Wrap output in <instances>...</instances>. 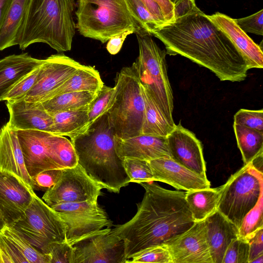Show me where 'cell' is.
I'll list each match as a JSON object with an SVG mask.
<instances>
[{"label":"cell","mask_w":263,"mask_h":263,"mask_svg":"<svg viewBox=\"0 0 263 263\" xmlns=\"http://www.w3.org/2000/svg\"><path fill=\"white\" fill-rule=\"evenodd\" d=\"M35 194L18 176L0 169V211L6 226L23 217Z\"/></svg>","instance_id":"cell-15"},{"label":"cell","mask_w":263,"mask_h":263,"mask_svg":"<svg viewBox=\"0 0 263 263\" xmlns=\"http://www.w3.org/2000/svg\"><path fill=\"white\" fill-rule=\"evenodd\" d=\"M87 108L64 111L52 115L53 123L51 134L67 136L71 139L83 133L89 126Z\"/></svg>","instance_id":"cell-29"},{"label":"cell","mask_w":263,"mask_h":263,"mask_svg":"<svg viewBox=\"0 0 263 263\" xmlns=\"http://www.w3.org/2000/svg\"><path fill=\"white\" fill-rule=\"evenodd\" d=\"M155 181L166 183L186 191L207 189L211 183L203 177L178 163L171 157H160L149 161Z\"/></svg>","instance_id":"cell-17"},{"label":"cell","mask_w":263,"mask_h":263,"mask_svg":"<svg viewBox=\"0 0 263 263\" xmlns=\"http://www.w3.org/2000/svg\"><path fill=\"white\" fill-rule=\"evenodd\" d=\"M124 243L111 229L72 246L70 263H125Z\"/></svg>","instance_id":"cell-13"},{"label":"cell","mask_w":263,"mask_h":263,"mask_svg":"<svg viewBox=\"0 0 263 263\" xmlns=\"http://www.w3.org/2000/svg\"><path fill=\"white\" fill-rule=\"evenodd\" d=\"M29 0H12L0 29V51L15 45Z\"/></svg>","instance_id":"cell-30"},{"label":"cell","mask_w":263,"mask_h":263,"mask_svg":"<svg viewBox=\"0 0 263 263\" xmlns=\"http://www.w3.org/2000/svg\"><path fill=\"white\" fill-rule=\"evenodd\" d=\"M147 7L149 12L159 21L165 23L161 10L156 2L154 0H140Z\"/></svg>","instance_id":"cell-48"},{"label":"cell","mask_w":263,"mask_h":263,"mask_svg":"<svg viewBox=\"0 0 263 263\" xmlns=\"http://www.w3.org/2000/svg\"><path fill=\"white\" fill-rule=\"evenodd\" d=\"M237 144L245 165L263 153V132L233 123Z\"/></svg>","instance_id":"cell-32"},{"label":"cell","mask_w":263,"mask_h":263,"mask_svg":"<svg viewBox=\"0 0 263 263\" xmlns=\"http://www.w3.org/2000/svg\"><path fill=\"white\" fill-rule=\"evenodd\" d=\"M249 244L245 238L237 237L228 247L222 263H248Z\"/></svg>","instance_id":"cell-38"},{"label":"cell","mask_w":263,"mask_h":263,"mask_svg":"<svg viewBox=\"0 0 263 263\" xmlns=\"http://www.w3.org/2000/svg\"><path fill=\"white\" fill-rule=\"evenodd\" d=\"M237 25L246 33L263 35V10L246 17L234 19Z\"/></svg>","instance_id":"cell-43"},{"label":"cell","mask_w":263,"mask_h":263,"mask_svg":"<svg viewBox=\"0 0 263 263\" xmlns=\"http://www.w3.org/2000/svg\"><path fill=\"white\" fill-rule=\"evenodd\" d=\"M123 165L130 182L141 183L154 181L149 161L133 158H124Z\"/></svg>","instance_id":"cell-35"},{"label":"cell","mask_w":263,"mask_h":263,"mask_svg":"<svg viewBox=\"0 0 263 263\" xmlns=\"http://www.w3.org/2000/svg\"><path fill=\"white\" fill-rule=\"evenodd\" d=\"M140 184L145 193L136 214L111 229L123 242L126 260L163 246L196 222L185 200L186 192L168 190L154 181Z\"/></svg>","instance_id":"cell-2"},{"label":"cell","mask_w":263,"mask_h":263,"mask_svg":"<svg viewBox=\"0 0 263 263\" xmlns=\"http://www.w3.org/2000/svg\"><path fill=\"white\" fill-rule=\"evenodd\" d=\"M233 123L263 132V110L240 109L235 114Z\"/></svg>","instance_id":"cell-41"},{"label":"cell","mask_w":263,"mask_h":263,"mask_svg":"<svg viewBox=\"0 0 263 263\" xmlns=\"http://www.w3.org/2000/svg\"><path fill=\"white\" fill-rule=\"evenodd\" d=\"M5 226L6 224L0 211V232Z\"/></svg>","instance_id":"cell-52"},{"label":"cell","mask_w":263,"mask_h":263,"mask_svg":"<svg viewBox=\"0 0 263 263\" xmlns=\"http://www.w3.org/2000/svg\"><path fill=\"white\" fill-rule=\"evenodd\" d=\"M131 259L125 263H172L170 253L164 246L150 248Z\"/></svg>","instance_id":"cell-40"},{"label":"cell","mask_w":263,"mask_h":263,"mask_svg":"<svg viewBox=\"0 0 263 263\" xmlns=\"http://www.w3.org/2000/svg\"><path fill=\"white\" fill-rule=\"evenodd\" d=\"M221 186L187 191L185 200L195 222L204 220L218 209Z\"/></svg>","instance_id":"cell-26"},{"label":"cell","mask_w":263,"mask_h":263,"mask_svg":"<svg viewBox=\"0 0 263 263\" xmlns=\"http://www.w3.org/2000/svg\"><path fill=\"white\" fill-rule=\"evenodd\" d=\"M171 158L189 170L206 177L201 141L180 122L166 137Z\"/></svg>","instance_id":"cell-16"},{"label":"cell","mask_w":263,"mask_h":263,"mask_svg":"<svg viewBox=\"0 0 263 263\" xmlns=\"http://www.w3.org/2000/svg\"><path fill=\"white\" fill-rule=\"evenodd\" d=\"M263 194L262 173L250 163L221 185L217 210L238 229L247 214Z\"/></svg>","instance_id":"cell-9"},{"label":"cell","mask_w":263,"mask_h":263,"mask_svg":"<svg viewBox=\"0 0 263 263\" xmlns=\"http://www.w3.org/2000/svg\"><path fill=\"white\" fill-rule=\"evenodd\" d=\"M115 137L106 113L70 141L85 173L102 189L119 193L130 180L117 153Z\"/></svg>","instance_id":"cell-3"},{"label":"cell","mask_w":263,"mask_h":263,"mask_svg":"<svg viewBox=\"0 0 263 263\" xmlns=\"http://www.w3.org/2000/svg\"><path fill=\"white\" fill-rule=\"evenodd\" d=\"M76 28L82 36L107 42L130 30L149 35L129 10L126 0H77Z\"/></svg>","instance_id":"cell-5"},{"label":"cell","mask_w":263,"mask_h":263,"mask_svg":"<svg viewBox=\"0 0 263 263\" xmlns=\"http://www.w3.org/2000/svg\"><path fill=\"white\" fill-rule=\"evenodd\" d=\"M204 222L213 263H222L228 247L238 237V228L218 210L207 217Z\"/></svg>","instance_id":"cell-24"},{"label":"cell","mask_w":263,"mask_h":263,"mask_svg":"<svg viewBox=\"0 0 263 263\" xmlns=\"http://www.w3.org/2000/svg\"><path fill=\"white\" fill-rule=\"evenodd\" d=\"M134 33L132 31L128 30L111 37L108 41L106 49L108 52L112 55L117 54L121 50L123 42L127 36Z\"/></svg>","instance_id":"cell-46"},{"label":"cell","mask_w":263,"mask_h":263,"mask_svg":"<svg viewBox=\"0 0 263 263\" xmlns=\"http://www.w3.org/2000/svg\"><path fill=\"white\" fill-rule=\"evenodd\" d=\"M163 246L168 250L172 263H213L204 220L196 222Z\"/></svg>","instance_id":"cell-14"},{"label":"cell","mask_w":263,"mask_h":263,"mask_svg":"<svg viewBox=\"0 0 263 263\" xmlns=\"http://www.w3.org/2000/svg\"><path fill=\"white\" fill-rule=\"evenodd\" d=\"M72 246L66 242L55 244L49 253L50 263H70Z\"/></svg>","instance_id":"cell-45"},{"label":"cell","mask_w":263,"mask_h":263,"mask_svg":"<svg viewBox=\"0 0 263 263\" xmlns=\"http://www.w3.org/2000/svg\"><path fill=\"white\" fill-rule=\"evenodd\" d=\"M174 8V18L152 34L164 44L166 54L186 58L211 71L220 81L245 80L250 69L248 62L195 0H179Z\"/></svg>","instance_id":"cell-1"},{"label":"cell","mask_w":263,"mask_h":263,"mask_svg":"<svg viewBox=\"0 0 263 263\" xmlns=\"http://www.w3.org/2000/svg\"><path fill=\"white\" fill-rule=\"evenodd\" d=\"M263 194L255 205L243 218L238 229V237L245 238L257 230L263 228Z\"/></svg>","instance_id":"cell-36"},{"label":"cell","mask_w":263,"mask_h":263,"mask_svg":"<svg viewBox=\"0 0 263 263\" xmlns=\"http://www.w3.org/2000/svg\"><path fill=\"white\" fill-rule=\"evenodd\" d=\"M6 105L10 115L8 122L14 130H34L51 134L53 116L41 102L21 99L7 101Z\"/></svg>","instance_id":"cell-20"},{"label":"cell","mask_w":263,"mask_h":263,"mask_svg":"<svg viewBox=\"0 0 263 263\" xmlns=\"http://www.w3.org/2000/svg\"><path fill=\"white\" fill-rule=\"evenodd\" d=\"M47 144L52 160L59 168L73 167L78 164L77 155L70 140L48 133Z\"/></svg>","instance_id":"cell-33"},{"label":"cell","mask_w":263,"mask_h":263,"mask_svg":"<svg viewBox=\"0 0 263 263\" xmlns=\"http://www.w3.org/2000/svg\"><path fill=\"white\" fill-rule=\"evenodd\" d=\"M251 263H263V255H261L256 257L251 262Z\"/></svg>","instance_id":"cell-51"},{"label":"cell","mask_w":263,"mask_h":263,"mask_svg":"<svg viewBox=\"0 0 263 263\" xmlns=\"http://www.w3.org/2000/svg\"><path fill=\"white\" fill-rule=\"evenodd\" d=\"M159 6L166 22L174 18V5L170 0H154Z\"/></svg>","instance_id":"cell-47"},{"label":"cell","mask_w":263,"mask_h":263,"mask_svg":"<svg viewBox=\"0 0 263 263\" xmlns=\"http://www.w3.org/2000/svg\"><path fill=\"white\" fill-rule=\"evenodd\" d=\"M74 0H29L15 45L25 50L36 43L57 52L69 51L76 32Z\"/></svg>","instance_id":"cell-4"},{"label":"cell","mask_w":263,"mask_h":263,"mask_svg":"<svg viewBox=\"0 0 263 263\" xmlns=\"http://www.w3.org/2000/svg\"><path fill=\"white\" fill-rule=\"evenodd\" d=\"M262 153L256 156L250 163L258 171L262 173Z\"/></svg>","instance_id":"cell-50"},{"label":"cell","mask_w":263,"mask_h":263,"mask_svg":"<svg viewBox=\"0 0 263 263\" xmlns=\"http://www.w3.org/2000/svg\"><path fill=\"white\" fill-rule=\"evenodd\" d=\"M40 66L21 79L6 95L4 100L15 101L23 99L35 84Z\"/></svg>","instance_id":"cell-39"},{"label":"cell","mask_w":263,"mask_h":263,"mask_svg":"<svg viewBox=\"0 0 263 263\" xmlns=\"http://www.w3.org/2000/svg\"><path fill=\"white\" fill-rule=\"evenodd\" d=\"M44 59L28 53L12 54L0 60V101L24 77L42 65Z\"/></svg>","instance_id":"cell-25"},{"label":"cell","mask_w":263,"mask_h":263,"mask_svg":"<svg viewBox=\"0 0 263 263\" xmlns=\"http://www.w3.org/2000/svg\"><path fill=\"white\" fill-rule=\"evenodd\" d=\"M139 55L135 63L141 84L168 121L174 126L173 91L167 73L166 50H162L151 35L137 34Z\"/></svg>","instance_id":"cell-7"},{"label":"cell","mask_w":263,"mask_h":263,"mask_svg":"<svg viewBox=\"0 0 263 263\" xmlns=\"http://www.w3.org/2000/svg\"><path fill=\"white\" fill-rule=\"evenodd\" d=\"M49 254L41 252L12 227L0 232V263H50Z\"/></svg>","instance_id":"cell-19"},{"label":"cell","mask_w":263,"mask_h":263,"mask_svg":"<svg viewBox=\"0 0 263 263\" xmlns=\"http://www.w3.org/2000/svg\"><path fill=\"white\" fill-rule=\"evenodd\" d=\"M27 171L31 177L49 169L59 168L52 160L47 144V132L17 130Z\"/></svg>","instance_id":"cell-18"},{"label":"cell","mask_w":263,"mask_h":263,"mask_svg":"<svg viewBox=\"0 0 263 263\" xmlns=\"http://www.w3.org/2000/svg\"><path fill=\"white\" fill-rule=\"evenodd\" d=\"M102 189L78 164L73 167L62 169L60 178L45 191L42 199L50 206L64 203L98 200Z\"/></svg>","instance_id":"cell-11"},{"label":"cell","mask_w":263,"mask_h":263,"mask_svg":"<svg viewBox=\"0 0 263 263\" xmlns=\"http://www.w3.org/2000/svg\"><path fill=\"white\" fill-rule=\"evenodd\" d=\"M133 14L149 35L164 23L157 20L140 0H126Z\"/></svg>","instance_id":"cell-37"},{"label":"cell","mask_w":263,"mask_h":263,"mask_svg":"<svg viewBox=\"0 0 263 263\" xmlns=\"http://www.w3.org/2000/svg\"><path fill=\"white\" fill-rule=\"evenodd\" d=\"M115 88L104 85L87 108L89 126L107 113L113 102Z\"/></svg>","instance_id":"cell-34"},{"label":"cell","mask_w":263,"mask_h":263,"mask_svg":"<svg viewBox=\"0 0 263 263\" xmlns=\"http://www.w3.org/2000/svg\"><path fill=\"white\" fill-rule=\"evenodd\" d=\"M66 226V241L70 246L111 229L112 221L98 200L64 203L50 206Z\"/></svg>","instance_id":"cell-10"},{"label":"cell","mask_w":263,"mask_h":263,"mask_svg":"<svg viewBox=\"0 0 263 263\" xmlns=\"http://www.w3.org/2000/svg\"><path fill=\"white\" fill-rule=\"evenodd\" d=\"M115 141L117 153L122 159L150 161L160 157H171L166 137L140 134L126 139L115 137Z\"/></svg>","instance_id":"cell-21"},{"label":"cell","mask_w":263,"mask_h":263,"mask_svg":"<svg viewBox=\"0 0 263 263\" xmlns=\"http://www.w3.org/2000/svg\"><path fill=\"white\" fill-rule=\"evenodd\" d=\"M11 1L12 0H0V29L3 26Z\"/></svg>","instance_id":"cell-49"},{"label":"cell","mask_w":263,"mask_h":263,"mask_svg":"<svg viewBox=\"0 0 263 263\" xmlns=\"http://www.w3.org/2000/svg\"><path fill=\"white\" fill-rule=\"evenodd\" d=\"M141 87L144 103L141 134L166 137L176 125L165 118L147 90L141 84Z\"/></svg>","instance_id":"cell-27"},{"label":"cell","mask_w":263,"mask_h":263,"mask_svg":"<svg viewBox=\"0 0 263 263\" xmlns=\"http://www.w3.org/2000/svg\"><path fill=\"white\" fill-rule=\"evenodd\" d=\"M97 93L88 91L67 92L41 103L44 108L52 115L64 111L87 108Z\"/></svg>","instance_id":"cell-31"},{"label":"cell","mask_w":263,"mask_h":263,"mask_svg":"<svg viewBox=\"0 0 263 263\" xmlns=\"http://www.w3.org/2000/svg\"><path fill=\"white\" fill-rule=\"evenodd\" d=\"M0 169L12 173L32 188V179L24 162L16 130L7 122L0 132Z\"/></svg>","instance_id":"cell-23"},{"label":"cell","mask_w":263,"mask_h":263,"mask_svg":"<svg viewBox=\"0 0 263 263\" xmlns=\"http://www.w3.org/2000/svg\"><path fill=\"white\" fill-rule=\"evenodd\" d=\"M12 227L44 253L49 254L55 244L66 242V226L61 215L35 194L23 217Z\"/></svg>","instance_id":"cell-8"},{"label":"cell","mask_w":263,"mask_h":263,"mask_svg":"<svg viewBox=\"0 0 263 263\" xmlns=\"http://www.w3.org/2000/svg\"><path fill=\"white\" fill-rule=\"evenodd\" d=\"M1 128H0V132H1Z\"/></svg>","instance_id":"cell-54"},{"label":"cell","mask_w":263,"mask_h":263,"mask_svg":"<svg viewBox=\"0 0 263 263\" xmlns=\"http://www.w3.org/2000/svg\"><path fill=\"white\" fill-rule=\"evenodd\" d=\"M262 235L263 228H261L245 238L249 244L248 263H251L256 257L263 255Z\"/></svg>","instance_id":"cell-44"},{"label":"cell","mask_w":263,"mask_h":263,"mask_svg":"<svg viewBox=\"0 0 263 263\" xmlns=\"http://www.w3.org/2000/svg\"><path fill=\"white\" fill-rule=\"evenodd\" d=\"M228 36L248 63L249 68H263L262 47L255 43L230 16L216 12L208 15Z\"/></svg>","instance_id":"cell-22"},{"label":"cell","mask_w":263,"mask_h":263,"mask_svg":"<svg viewBox=\"0 0 263 263\" xmlns=\"http://www.w3.org/2000/svg\"><path fill=\"white\" fill-rule=\"evenodd\" d=\"M82 65L64 54H53L44 59L35 84L23 99L33 102L45 101Z\"/></svg>","instance_id":"cell-12"},{"label":"cell","mask_w":263,"mask_h":263,"mask_svg":"<svg viewBox=\"0 0 263 263\" xmlns=\"http://www.w3.org/2000/svg\"><path fill=\"white\" fill-rule=\"evenodd\" d=\"M114 88L107 114L115 136L126 139L141 134L144 103L135 63L117 73Z\"/></svg>","instance_id":"cell-6"},{"label":"cell","mask_w":263,"mask_h":263,"mask_svg":"<svg viewBox=\"0 0 263 263\" xmlns=\"http://www.w3.org/2000/svg\"><path fill=\"white\" fill-rule=\"evenodd\" d=\"M104 85L97 70L92 66L83 65L76 73L52 92L47 99L70 92L98 93Z\"/></svg>","instance_id":"cell-28"},{"label":"cell","mask_w":263,"mask_h":263,"mask_svg":"<svg viewBox=\"0 0 263 263\" xmlns=\"http://www.w3.org/2000/svg\"><path fill=\"white\" fill-rule=\"evenodd\" d=\"M173 4L174 5L179 0H170Z\"/></svg>","instance_id":"cell-53"},{"label":"cell","mask_w":263,"mask_h":263,"mask_svg":"<svg viewBox=\"0 0 263 263\" xmlns=\"http://www.w3.org/2000/svg\"><path fill=\"white\" fill-rule=\"evenodd\" d=\"M62 169L53 168L43 171L32 177L34 191H46L53 186L60 178Z\"/></svg>","instance_id":"cell-42"}]
</instances>
